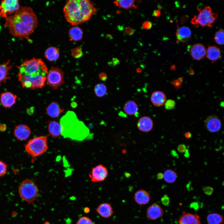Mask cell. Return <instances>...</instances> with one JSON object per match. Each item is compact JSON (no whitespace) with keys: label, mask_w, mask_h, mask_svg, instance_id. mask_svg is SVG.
<instances>
[{"label":"cell","mask_w":224,"mask_h":224,"mask_svg":"<svg viewBox=\"0 0 224 224\" xmlns=\"http://www.w3.org/2000/svg\"><path fill=\"white\" fill-rule=\"evenodd\" d=\"M4 26L10 34L15 37L29 40V36L37 28V17L30 7H20L12 14L5 18Z\"/></svg>","instance_id":"cell-1"},{"label":"cell","mask_w":224,"mask_h":224,"mask_svg":"<svg viewBox=\"0 0 224 224\" xmlns=\"http://www.w3.org/2000/svg\"><path fill=\"white\" fill-rule=\"evenodd\" d=\"M63 11L68 22L76 26L89 20L97 10L91 1L70 0L66 3Z\"/></svg>","instance_id":"cell-2"},{"label":"cell","mask_w":224,"mask_h":224,"mask_svg":"<svg viewBox=\"0 0 224 224\" xmlns=\"http://www.w3.org/2000/svg\"><path fill=\"white\" fill-rule=\"evenodd\" d=\"M62 134L65 137L79 140L84 139L89 130L82 122H80L75 114L69 111L61 119Z\"/></svg>","instance_id":"cell-3"},{"label":"cell","mask_w":224,"mask_h":224,"mask_svg":"<svg viewBox=\"0 0 224 224\" xmlns=\"http://www.w3.org/2000/svg\"><path fill=\"white\" fill-rule=\"evenodd\" d=\"M17 67L19 70L18 73L32 77L46 76L48 72L45 63L41 59L39 58H33L26 59Z\"/></svg>","instance_id":"cell-4"},{"label":"cell","mask_w":224,"mask_h":224,"mask_svg":"<svg viewBox=\"0 0 224 224\" xmlns=\"http://www.w3.org/2000/svg\"><path fill=\"white\" fill-rule=\"evenodd\" d=\"M199 13L195 16L191 20V23L196 27L208 26L212 27L216 20L217 15L212 12L210 7L205 6L203 9L197 8Z\"/></svg>","instance_id":"cell-5"},{"label":"cell","mask_w":224,"mask_h":224,"mask_svg":"<svg viewBox=\"0 0 224 224\" xmlns=\"http://www.w3.org/2000/svg\"><path fill=\"white\" fill-rule=\"evenodd\" d=\"M25 148L28 154L33 157L41 155L48 148L47 137L40 136L31 139L26 145Z\"/></svg>","instance_id":"cell-6"},{"label":"cell","mask_w":224,"mask_h":224,"mask_svg":"<svg viewBox=\"0 0 224 224\" xmlns=\"http://www.w3.org/2000/svg\"><path fill=\"white\" fill-rule=\"evenodd\" d=\"M18 191L21 199L30 204L36 198L38 189L34 181L27 179L24 180L21 183Z\"/></svg>","instance_id":"cell-7"},{"label":"cell","mask_w":224,"mask_h":224,"mask_svg":"<svg viewBox=\"0 0 224 224\" xmlns=\"http://www.w3.org/2000/svg\"><path fill=\"white\" fill-rule=\"evenodd\" d=\"M46 78V76L32 77L18 73V80L21 82L22 88L33 90L42 88L44 86Z\"/></svg>","instance_id":"cell-8"},{"label":"cell","mask_w":224,"mask_h":224,"mask_svg":"<svg viewBox=\"0 0 224 224\" xmlns=\"http://www.w3.org/2000/svg\"><path fill=\"white\" fill-rule=\"evenodd\" d=\"M64 73L63 70L57 67H52L46 75L47 84L54 89H57L64 83Z\"/></svg>","instance_id":"cell-9"},{"label":"cell","mask_w":224,"mask_h":224,"mask_svg":"<svg viewBox=\"0 0 224 224\" xmlns=\"http://www.w3.org/2000/svg\"><path fill=\"white\" fill-rule=\"evenodd\" d=\"M0 16L6 18L18 10L21 7L17 0H4L1 2Z\"/></svg>","instance_id":"cell-10"},{"label":"cell","mask_w":224,"mask_h":224,"mask_svg":"<svg viewBox=\"0 0 224 224\" xmlns=\"http://www.w3.org/2000/svg\"><path fill=\"white\" fill-rule=\"evenodd\" d=\"M108 175L107 168L102 164H99L92 168L89 175L92 182H100L104 181Z\"/></svg>","instance_id":"cell-11"},{"label":"cell","mask_w":224,"mask_h":224,"mask_svg":"<svg viewBox=\"0 0 224 224\" xmlns=\"http://www.w3.org/2000/svg\"><path fill=\"white\" fill-rule=\"evenodd\" d=\"M204 123L206 129L210 132H217L219 131L221 128V121L216 115H212L208 117L205 119Z\"/></svg>","instance_id":"cell-12"},{"label":"cell","mask_w":224,"mask_h":224,"mask_svg":"<svg viewBox=\"0 0 224 224\" xmlns=\"http://www.w3.org/2000/svg\"><path fill=\"white\" fill-rule=\"evenodd\" d=\"M164 211L158 204L154 203L149 206L146 211L147 217L150 220H155L163 216Z\"/></svg>","instance_id":"cell-13"},{"label":"cell","mask_w":224,"mask_h":224,"mask_svg":"<svg viewBox=\"0 0 224 224\" xmlns=\"http://www.w3.org/2000/svg\"><path fill=\"white\" fill-rule=\"evenodd\" d=\"M31 133L30 128L27 125L21 124L16 126L14 130V134L18 140L24 141L29 137Z\"/></svg>","instance_id":"cell-14"},{"label":"cell","mask_w":224,"mask_h":224,"mask_svg":"<svg viewBox=\"0 0 224 224\" xmlns=\"http://www.w3.org/2000/svg\"><path fill=\"white\" fill-rule=\"evenodd\" d=\"M178 222V224H201L200 217L198 215L184 211L183 212Z\"/></svg>","instance_id":"cell-15"},{"label":"cell","mask_w":224,"mask_h":224,"mask_svg":"<svg viewBox=\"0 0 224 224\" xmlns=\"http://www.w3.org/2000/svg\"><path fill=\"white\" fill-rule=\"evenodd\" d=\"M154 126L152 119L149 117L143 116L140 118L138 121L137 126L141 132L147 133L151 131Z\"/></svg>","instance_id":"cell-16"},{"label":"cell","mask_w":224,"mask_h":224,"mask_svg":"<svg viewBox=\"0 0 224 224\" xmlns=\"http://www.w3.org/2000/svg\"><path fill=\"white\" fill-rule=\"evenodd\" d=\"M192 57L196 60L203 59L206 55V49L202 44H196L192 46L190 49Z\"/></svg>","instance_id":"cell-17"},{"label":"cell","mask_w":224,"mask_h":224,"mask_svg":"<svg viewBox=\"0 0 224 224\" xmlns=\"http://www.w3.org/2000/svg\"><path fill=\"white\" fill-rule=\"evenodd\" d=\"M134 199L135 202L140 205L147 204L150 200V195L146 190L141 189L138 190L135 193Z\"/></svg>","instance_id":"cell-18"},{"label":"cell","mask_w":224,"mask_h":224,"mask_svg":"<svg viewBox=\"0 0 224 224\" xmlns=\"http://www.w3.org/2000/svg\"><path fill=\"white\" fill-rule=\"evenodd\" d=\"M10 60L0 64V85L5 83L11 78L9 71L12 67Z\"/></svg>","instance_id":"cell-19"},{"label":"cell","mask_w":224,"mask_h":224,"mask_svg":"<svg viewBox=\"0 0 224 224\" xmlns=\"http://www.w3.org/2000/svg\"><path fill=\"white\" fill-rule=\"evenodd\" d=\"M17 96L9 92L2 93L0 96V101L2 105L6 108H10L15 104Z\"/></svg>","instance_id":"cell-20"},{"label":"cell","mask_w":224,"mask_h":224,"mask_svg":"<svg viewBox=\"0 0 224 224\" xmlns=\"http://www.w3.org/2000/svg\"><path fill=\"white\" fill-rule=\"evenodd\" d=\"M97 212L102 217L108 218L113 214V210L111 205L107 203L100 204L96 209Z\"/></svg>","instance_id":"cell-21"},{"label":"cell","mask_w":224,"mask_h":224,"mask_svg":"<svg viewBox=\"0 0 224 224\" xmlns=\"http://www.w3.org/2000/svg\"><path fill=\"white\" fill-rule=\"evenodd\" d=\"M166 97L165 94L161 91H154L152 94L150 100L152 104L155 106H161L164 104Z\"/></svg>","instance_id":"cell-22"},{"label":"cell","mask_w":224,"mask_h":224,"mask_svg":"<svg viewBox=\"0 0 224 224\" xmlns=\"http://www.w3.org/2000/svg\"><path fill=\"white\" fill-rule=\"evenodd\" d=\"M177 42H186L190 39L191 35L190 29L187 26L178 28L176 34Z\"/></svg>","instance_id":"cell-23"},{"label":"cell","mask_w":224,"mask_h":224,"mask_svg":"<svg viewBox=\"0 0 224 224\" xmlns=\"http://www.w3.org/2000/svg\"><path fill=\"white\" fill-rule=\"evenodd\" d=\"M64 111V109L61 108L59 104L54 101L50 103L46 108L47 114L52 118L58 117Z\"/></svg>","instance_id":"cell-24"},{"label":"cell","mask_w":224,"mask_h":224,"mask_svg":"<svg viewBox=\"0 0 224 224\" xmlns=\"http://www.w3.org/2000/svg\"><path fill=\"white\" fill-rule=\"evenodd\" d=\"M48 128L50 135L53 138H57L62 134V127L58 122L54 121L49 122Z\"/></svg>","instance_id":"cell-25"},{"label":"cell","mask_w":224,"mask_h":224,"mask_svg":"<svg viewBox=\"0 0 224 224\" xmlns=\"http://www.w3.org/2000/svg\"><path fill=\"white\" fill-rule=\"evenodd\" d=\"M221 55L220 49L215 46H209L206 50V57L209 60L212 61H215L218 60Z\"/></svg>","instance_id":"cell-26"},{"label":"cell","mask_w":224,"mask_h":224,"mask_svg":"<svg viewBox=\"0 0 224 224\" xmlns=\"http://www.w3.org/2000/svg\"><path fill=\"white\" fill-rule=\"evenodd\" d=\"M123 110L126 114L133 115L137 114L138 107L137 104L135 101L129 100L125 104L123 107Z\"/></svg>","instance_id":"cell-27"},{"label":"cell","mask_w":224,"mask_h":224,"mask_svg":"<svg viewBox=\"0 0 224 224\" xmlns=\"http://www.w3.org/2000/svg\"><path fill=\"white\" fill-rule=\"evenodd\" d=\"M45 58L50 61L57 60L59 56V52L56 47H50L48 48L45 52Z\"/></svg>","instance_id":"cell-28"},{"label":"cell","mask_w":224,"mask_h":224,"mask_svg":"<svg viewBox=\"0 0 224 224\" xmlns=\"http://www.w3.org/2000/svg\"><path fill=\"white\" fill-rule=\"evenodd\" d=\"M70 40L74 41L81 40L83 36V32L79 27L74 26L71 28L69 31Z\"/></svg>","instance_id":"cell-29"},{"label":"cell","mask_w":224,"mask_h":224,"mask_svg":"<svg viewBox=\"0 0 224 224\" xmlns=\"http://www.w3.org/2000/svg\"><path fill=\"white\" fill-rule=\"evenodd\" d=\"M207 220L208 224H222L224 221L222 216L216 213H212L208 215Z\"/></svg>","instance_id":"cell-30"},{"label":"cell","mask_w":224,"mask_h":224,"mask_svg":"<svg viewBox=\"0 0 224 224\" xmlns=\"http://www.w3.org/2000/svg\"><path fill=\"white\" fill-rule=\"evenodd\" d=\"M114 4L119 8L128 9L133 7L137 8V6L135 5V1L129 0H116L114 2Z\"/></svg>","instance_id":"cell-31"},{"label":"cell","mask_w":224,"mask_h":224,"mask_svg":"<svg viewBox=\"0 0 224 224\" xmlns=\"http://www.w3.org/2000/svg\"><path fill=\"white\" fill-rule=\"evenodd\" d=\"M163 174V178L164 180L169 183H174L176 180L177 177V175L176 172L173 170L170 169L166 170Z\"/></svg>","instance_id":"cell-32"},{"label":"cell","mask_w":224,"mask_h":224,"mask_svg":"<svg viewBox=\"0 0 224 224\" xmlns=\"http://www.w3.org/2000/svg\"><path fill=\"white\" fill-rule=\"evenodd\" d=\"M94 91L96 95L98 97H102L106 94L107 89L105 85L103 83H98L94 87Z\"/></svg>","instance_id":"cell-33"},{"label":"cell","mask_w":224,"mask_h":224,"mask_svg":"<svg viewBox=\"0 0 224 224\" xmlns=\"http://www.w3.org/2000/svg\"><path fill=\"white\" fill-rule=\"evenodd\" d=\"M224 30L222 29L219 30L215 34L214 39L216 42L219 45L224 44Z\"/></svg>","instance_id":"cell-34"},{"label":"cell","mask_w":224,"mask_h":224,"mask_svg":"<svg viewBox=\"0 0 224 224\" xmlns=\"http://www.w3.org/2000/svg\"><path fill=\"white\" fill-rule=\"evenodd\" d=\"M165 108L167 110H171L174 108L176 103L173 100L168 99L166 101L165 104Z\"/></svg>","instance_id":"cell-35"},{"label":"cell","mask_w":224,"mask_h":224,"mask_svg":"<svg viewBox=\"0 0 224 224\" xmlns=\"http://www.w3.org/2000/svg\"><path fill=\"white\" fill-rule=\"evenodd\" d=\"M76 224H94L92 220L89 217L84 216L81 217Z\"/></svg>","instance_id":"cell-36"},{"label":"cell","mask_w":224,"mask_h":224,"mask_svg":"<svg viewBox=\"0 0 224 224\" xmlns=\"http://www.w3.org/2000/svg\"><path fill=\"white\" fill-rule=\"evenodd\" d=\"M7 165L4 162L0 161V177L4 176L7 172Z\"/></svg>","instance_id":"cell-37"},{"label":"cell","mask_w":224,"mask_h":224,"mask_svg":"<svg viewBox=\"0 0 224 224\" xmlns=\"http://www.w3.org/2000/svg\"><path fill=\"white\" fill-rule=\"evenodd\" d=\"M82 51L80 47H77L72 50V54L73 56L76 58H79L82 55Z\"/></svg>","instance_id":"cell-38"},{"label":"cell","mask_w":224,"mask_h":224,"mask_svg":"<svg viewBox=\"0 0 224 224\" xmlns=\"http://www.w3.org/2000/svg\"><path fill=\"white\" fill-rule=\"evenodd\" d=\"M162 204L165 206H167L170 202V198L167 195L165 194L163 196L161 199Z\"/></svg>","instance_id":"cell-39"},{"label":"cell","mask_w":224,"mask_h":224,"mask_svg":"<svg viewBox=\"0 0 224 224\" xmlns=\"http://www.w3.org/2000/svg\"><path fill=\"white\" fill-rule=\"evenodd\" d=\"M152 26V23L149 21H146L142 24V28L145 30L150 29Z\"/></svg>","instance_id":"cell-40"},{"label":"cell","mask_w":224,"mask_h":224,"mask_svg":"<svg viewBox=\"0 0 224 224\" xmlns=\"http://www.w3.org/2000/svg\"><path fill=\"white\" fill-rule=\"evenodd\" d=\"M203 190L205 194L210 195L212 194L213 191V189L211 187L207 186L204 188Z\"/></svg>","instance_id":"cell-41"},{"label":"cell","mask_w":224,"mask_h":224,"mask_svg":"<svg viewBox=\"0 0 224 224\" xmlns=\"http://www.w3.org/2000/svg\"><path fill=\"white\" fill-rule=\"evenodd\" d=\"M124 32L126 34L131 35L133 34L134 32V30L131 27H127L124 29Z\"/></svg>","instance_id":"cell-42"},{"label":"cell","mask_w":224,"mask_h":224,"mask_svg":"<svg viewBox=\"0 0 224 224\" xmlns=\"http://www.w3.org/2000/svg\"><path fill=\"white\" fill-rule=\"evenodd\" d=\"M186 149V146L184 144H180L177 147V150L180 153L185 152Z\"/></svg>","instance_id":"cell-43"},{"label":"cell","mask_w":224,"mask_h":224,"mask_svg":"<svg viewBox=\"0 0 224 224\" xmlns=\"http://www.w3.org/2000/svg\"><path fill=\"white\" fill-rule=\"evenodd\" d=\"M99 77L100 80L102 81H106L107 78V75L104 72H101L100 73Z\"/></svg>","instance_id":"cell-44"},{"label":"cell","mask_w":224,"mask_h":224,"mask_svg":"<svg viewBox=\"0 0 224 224\" xmlns=\"http://www.w3.org/2000/svg\"><path fill=\"white\" fill-rule=\"evenodd\" d=\"M190 207L194 209L197 210L199 208V205L197 202H194L190 204Z\"/></svg>","instance_id":"cell-45"},{"label":"cell","mask_w":224,"mask_h":224,"mask_svg":"<svg viewBox=\"0 0 224 224\" xmlns=\"http://www.w3.org/2000/svg\"><path fill=\"white\" fill-rule=\"evenodd\" d=\"M161 15V12L159 10H155L153 12L152 15L156 17L159 16Z\"/></svg>","instance_id":"cell-46"},{"label":"cell","mask_w":224,"mask_h":224,"mask_svg":"<svg viewBox=\"0 0 224 224\" xmlns=\"http://www.w3.org/2000/svg\"><path fill=\"white\" fill-rule=\"evenodd\" d=\"M184 136L186 138L189 139L191 137L192 134L190 132H187L185 133Z\"/></svg>","instance_id":"cell-47"},{"label":"cell","mask_w":224,"mask_h":224,"mask_svg":"<svg viewBox=\"0 0 224 224\" xmlns=\"http://www.w3.org/2000/svg\"><path fill=\"white\" fill-rule=\"evenodd\" d=\"M7 128V126L5 124H2L0 125V131L1 132L5 131Z\"/></svg>","instance_id":"cell-48"},{"label":"cell","mask_w":224,"mask_h":224,"mask_svg":"<svg viewBox=\"0 0 224 224\" xmlns=\"http://www.w3.org/2000/svg\"><path fill=\"white\" fill-rule=\"evenodd\" d=\"M157 176L158 179H161L163 178V174L161 173H159L157 174Z\"/></svg>","instance_id":"cell-49"},{"label":"cell","mask_w":224,"mask_h":224,"mask_svg":"<svg viewBox=\"0 0 224 224\" xmlns=\"http://www.w3.org/2000/svg\"><path fill=\"white\" fill-rule=\"evenodd\" d=\"M171 155L174 156H178V155L177 154L176 152L174 150H173L171 151Z\"/></svg>","instance_id":"cell-50"},{"label":"cell","mask_w":224,"mask_h":224,"mask_svg":"<svg viewBox=\"0 0 224 224\" xmlns=\"http://www.w3.org/2000/svg\"><path fill=\"white\" fill-rule=\"evenodd\" d=\"M185 152V153L184 155V156L186 157H189V153L188 150L187 149H186Z\"/></svg>","instance_id":"cell-51"},{"label":"cell","mask_w":224,"mask_h":224,"mask_svg":"<svg viewBox=\"0 0 224 224\" xmlns=\"http://www.w3.org/2000/svg\"><path fill=\"white\" fill-rule=\"evenodd\" d=\"M84 209V212L86 213H88L90 211V209L88 208H85Z\"/></svg>","instance_id":"cell-52"},{"label":"cell","mask_w":224,"mask_h":224,"mask_svg":"<svg viewBox=\"0 0 224 224\" xmlns=\"http://www.w3.org/2000/svg\"><path fill=\"white\" fill-rule=\"evenodd\" d=\"M137 71L138 72H141L142 71V70L139 68H138L137 69Z\"/></svg>","instance_id":"cell-53"},{"label":"cell","mask_w":224,"mask_h":224,"mask_svg":"<svg viewBox=\"0 0 224 224\" xmlns=\"http://www.w3.org/2000/svg\"><path fill=\"white\" fill-rule=\"evenodd\" d=\"M1 4H0V11L1 10Z\"/></svg>","instance_id":"cell-54"}]
</instances>
